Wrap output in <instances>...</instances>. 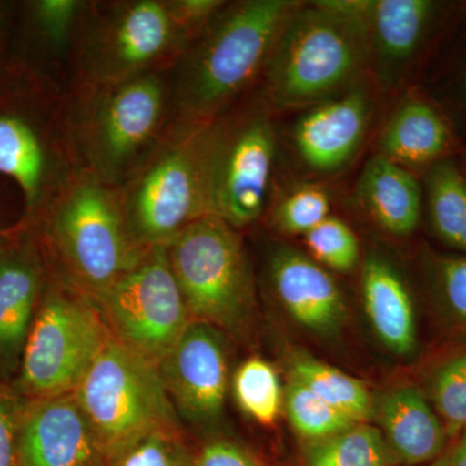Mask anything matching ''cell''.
<instances>
[{
	"label": "cell",
	"mask_w": 466,
	"mask_h": 466,
	"mask_svg": "<svg viewBox=\"0 0 466 466\" xmlns=\"http://www.w3.org/2000/svg\"><path fill=\"white\" fill-rule=\"evenodd\" d=\"M450 143L446 122L422 101L401 104L390 116L381 137L380 155L400 167H420L443 155Z\"/></svg>",
	"instance_id": "obj_21"
},
{
	"label": "cell",
	"mask_w": 466,
	"mask_h": 466,
	"mask_svg": "<svg viewBox=\"0 0 466 466\" xmlns=\"http://www.w3.org/2000/svg\"><path fill=\"white\" fill-rule=\"evenodd\" d=\"M51 238L76 283L91 297L133 268L147 249L131 238L121 198L96 177H84L64 192Z\"/></svg>",
	"instance_id": "obj_6"
},
{
	"label": "cell",
	"mask_w": 466,
	"mask_h": 466,
	"mask_svg": "<svg viewBox=\"0 0 466 466\" xmlns=\"http://www.w3.org/2000/svg\"><path fill=\"white\" fill-rule=\"evenodd\" d=\"M366 2L323 0L300 5L266 66V88L279 106H300L349 84L368 55Z\"/></svg>",
	"instance_id": "obj_2"
},
{
	"label": "cell",
	"mask_w": 466,
	"mask_h": 466,
	"mask_svg": "<svg viewBox=\"0 0 466 466\" xmlns=\"http://www.w3.org/2000/svg\"><path fill=\"white\" fill-rule=\"evenodd\" d=\"M38 290V268L29 257H0V372L21 361L36 315Z\"/></svg>",
	"instance_id": "obj_20"
},
{
	"label": "cell",
	"mask_w": 466,
	"mask_h": 466,
	"mask_svg": "<svg viewBox=\"0 0 466 466\" xmlns=\"http://www.w3.org/2000/svg\"><path fill=\"white\" fill-rule=\"evenodd\" d=\"M220 122L186 124L137 171L121 198L126 225L142 248L167 245L211 213V164Z\"/></svg>",
	"instance_id": "obj_3"
},
{
	"label": "cell",
	"mask_w": 466,
	"mask_h": 466,
	"mask_svg": "<svg viewBox=\"0 0 466 466\" xmlns=\"http://www.w3.org/2000/svg\"><path fill=\"white\" fill-rule=\"evenodd\" d=\"M305 238L309 253L319 265L339 272L351 271L358 265L360 249L357 236L339 218H327Z\"/></svg>",
	"instance_id": "obj_29"
},
{
	"label": "cell",
	"mask_w": 466,
	"mask_h": 466,
	"mask_svg": "<svg viewBox=\"0 0 466 466\" xmlns=\"http://www.w3.org/2000/svg\"><path fill=\"white\" fill-rule=\"evenodd\" d=\"M330 217L329 196L318 187H300L280 202L275 223L288 235H308Z\"/></svg>",
	"instance_id": "obj_30"
},
{
	"label": "cell",
	"mask_w": 466,
	"mask_h": 466,
	"mask_svg": "<svg viewBox=\"0 0 466 466\" xmlns=\"http://www.w3.org/2000/svg\"><path fill=\"white\" fill-rule=\"evenodd\" d=\"M24 406L17 395L0 385V466H23L20 424Z\"/></svg>",
	"instance_id": "obj_32"
},
{
	"label": "cell",
	"mask_w": 466,
	"mask_h": 466,
	"mask_svg": "<svg viewBox=\"0 0 466 466\" xmlns=\"http://www.w3.org/2000/svg\"><path fill=\"white\" fill-rule=\"evenodd\" d=\"M300 5L289 0H245L218 12L196 36L177 76L175 103L186 124L214 121L266 69Z\"/></svg>",
	"instance_id": "obj_1"
},
{
	"label": "cell",
	"mask_w": 466,
	"mask_h": 466,
	"mask_svg": "<svg viewBox=\"0 0 466 466\" xmlns=\"http://www.w3.org/2000/svg\"><path fill=\"white\" fill-rule=\"evenodd\" d=\"M75 394L108 461L137 441L177 431V416L158 364L110 339Z\"/></svg>",
	"instance_id": "obj_4"
},
{
	"label": "cell",
	"mask_w": 466,
	"mask_h": 466,
	"mask_svg": "<svg viewBox=\"0 0 466 466\" xmlns=\"http://www.w3.org/2000/svg\"><path fill=\"white\" fill-rule=\"evenodd\" d=\"M291 376L352 422H366L372 415L373 400L366 385L337 368L299 357L291 364Z\"/></svg>",
	"instance_id": "obj_22"
},
{
	"label": "cell",
	"mask_w": 466,
	"mask_h": 466,
	"mask_svg": "<svg viewBox=\"0 0 466 466\" xmlns=\"http://www.w3.org/2000/svg\"><path fill=\"white\" fill-rule=\"evenodd\" d=\"M449 466H466V431L455 450L449 453Z\"/></svg>",
	"instance_id": "obj_37"
},
{
	"label": "cell",
	"mask_w": 466,
	"mask_h": 466,
	"mask_svg": "<svg viewBox=\"0 0 466 466\" xmlns=\"http://www.w3.org/2000/svg\"><path fill=\"white\" fill-rule=\"evenodd\" d=\"M92 299L113 339L158 366L192 321L165 245L147 248L133 268Z\"/></svg>",
	"instance_id": "obj_8"
},
{
	"label": "cell",
	"mask_w": 466,
	"mask_h": 466,
	"mask_svg": "<svg viewBox=\"0 0 466 466\" xmlns=\"http://www.w3.org/2000/svg\"><path fill=\"white\" fill-rule=\"evenodd\" d=\"M306 460L309 466H386L388 443L380 429L358 422L341 433L311 441Z\"/></svg>",
	"instance_id": "obj_25"
},
{
	"label": "cell",
	"mask_w": 466,
	"mask_h": 466,
	"mask_svg": "<svg viewBox=\"0 0 466 466\" xmlns=\"http://www.w3.org/2000/svg\"><path fill=\"white\" fill-rule=\"evenodd\" d=\"M431 398L447 434L466 429V351L438 368L431 380Z\"/></svg>",
	"instance_id": "obj_28"
},
{
	"label": "cell",
	"mask_w": 466,
	"mask_h": 466,
	"mask_svg": "<svg viewBox=\"0 0 466 466\" xmlns=\"http://www.w3.org/2000/svg\"><path fill=\"white\" fill-rule=\"evenodd\" d=\"M168 262L192 320L238 332L253 308V279L241 238L216 216L167 242Z\"/></svg>",
	"instance_id": "obj_5"
},
{
	"label": "cell",
	"mask_w": 466,
	"mask_h": 466,
	"mask_svg": "<svg viewBox=\"0 0 466 466\" xmlns=\"http://www.w3.org/2000/svg\"><path fill=\"white\" fill-rule=\"evenodd\" d=\"M193 466H259L240 447L227 441L205 444Z\"/></svg>",
	"instance_id": "obj_36"
},
{
	"label": "cell",
	"mask_w": 466,
	"mask_h": 466,
	"mask_svg": "<svg viewBox=\"0 0 466 466\" xmlns=\"http://www.w3.org/2000/svg\"><path fill=\"white\" fill-rule=\"evenodd\" d=\"M175 410L193 424H214L225 410L228 363L222 332L192 320L159 363Z\"/></svg>",
	"instance_id": "obj_11"
},
{
	"label": "cell",
	"mask_w": 466,
	"mask_h": 466,
	"mask_svg": "<svg viewBox=\"0 0 466 466\" xmlns=\"http://www.w3.org/2000/svg\"><path fill=\"white\" fill-rule=\"evenodd\" d=\"M429 208L437 235L466 253V179L452 162L435 165L428 180Z\"/></svg>",
	"instance_id": "obj_24"
},
{
	"label": "cell",
	"mask_w": 466,
	"mask_h": 466,
	"mask_svg": "<svg viewBox=\"0 0 466 466\" xmlns=\"http://www.w3.org/2000/svg\"><path fill=\"white\" fill-rule=\"evenodd\" d=\"M193 461L177 431H159L122 451L109 466H193Z\"/></svg>",
	"instance_id": "obj_31"
},
{
	"label": "cell",
	"mask_w": 466,
	"mask_h": 466,
	"mask_svg": "<svg viewBox=\"0 0 466 466\" xmlns=\"http://www.w3.org/2000/svg\"><path fill=\"white\" fill-rule=\"evenodd\" d=\"M45 156L33 128L16 116H0V174L12 177L32 207L38 198Z\"/></svg>",
	"instance_id": "obj_23"
},
{
	"label": "cell",
	"mask_w": 466,
	"mask_h": 466,
	"mask_svg": "<svg viewBox=\"0 0 466 466\" xmlns=\"http://www.w3.org/2000/svg\"><path fill=\"white\" fill-rule=\"evenodd\" d=\"M275 140L274 128L265 116L220 122L211 164V213L235 229L251 225L262 214L274 167Z\"/></svg>",
	"instance_id": "obj_10"
},
{
	"label": "cell",
	"mask_w": 466,
	"mask_h": 466,
	"mask_svg": "<svg viewBox=\"0 0 466 466\" xmlns=\"http://www.w3.org/2000/svg\"><path fill=\"white\" fill-rule=\"evenodd\" d=\"M383 438L408 465L433 462L446 446L447 431L440 416L413 386H400L382 394L373 412Z\"/></svg>",
	"instance_id": "obj_16"
},
{
	"label": "cell",
	"mask_w": 466,
	"mask_h": 466,
	"mask_svg": "<svg viewBox=\"0 0 466 466\" xmlns=\"http://www.w3.org/2000/svg\"><path fill=\"white\" fill-rule=\"evenodd\" d=\"M20 456L23 466H109L75 394L25 403Z\"/></svg>",
	"instance_id": "obj_13"
},
{
	"label": "cell",
	"mask_w": 466,
	"mask_h": 466,
	"mask_svg": "<svg viewBox=\"0 0 466 466\" xmlns=\"http://www.w3.org/2000/svg\"><path fill=\"white\" fill-rule=\"evenodd\" d=\"M79 7L75 0H42L34 9L45 33L55 43H63L75 24Z\"/></svg>",
	"instance_id": "obj_34"
},
{
	"label": "cell",
	"mask_w": 466,
	"mask_h": 466,
	"mask_svg": "<svg viewBox=\"0 0 466 466\" xmlns=\"http://www.w3.org/2000/svg\"><path fill=\"white\" fill-rule=\"evenodd\" d=\"M284 403L291 426L311 441L332 437L357 424L296 379H291L285 389Z\"/></svg>",
	"instance_id": "obj_27"
},
{
	"label": "cell",
	"mask_w": 466,
	"mask_h": 466,
	"mask_svg": "<svg viewBox=\"0 0 466 466\" xmlns=\"http://www.w3.org/2000/svg\"><path fill=\"white\" fill-rule=\"evenodd\" d=\"M276 297L294 320L319 336H333L346 319L345 300L329 272L294 249L276 251L269 262Z\"/></svg>",
	"instance_id": "obj_14"
},
{
	"label": "cell",
	"mask_w": 466,
	"mask_h": 466,
	"mask_svg": "<svg viewBox=\"0 0 466 466\" xmlns=\"http://www.w3.org/2000/svg\"><path fill=\"white\" fill-rule=\"evenodd\" d=\"M361 293L367 317L383 345L401 357L412 354L417 346L415 309L406 284L389 260L368 257Z\"/></svg>",
	"instance_id": "obj_18"
},
{
	"label": "cell",
	"mask_w": 466,
	"mask_h": 466,
	"mask_svg": "<svg viewBox=\"0 0 466 466\" xmlns=\"http://www.w3.org/2000/svg\"><path fill=\"white\" fill-rule=\"evenodd\" d=\"M433 8L428 0L366 2L368 52L375 55L386 84H394L397 73L415 54Z\"/></svg>",
	"instance_id": "obj_17"
},
{
	"label": "cell",
	"mask_w": 466,
	"mask_h": 466,
	"mask_svg": "<svg viewBox=\"0 0 466 466\" xmlns=\"http://www.w3.org/2000/svg\"><path fill=\"white\" fill-rule=\"evenodd\" d=\"M358 196L377 225L394 236L410 235L421 217V189L410 171L377 155L364 167Z\"/></svg>",
	"instance_id": "obj_19"
},
{
	"label": "cell",
	"mask_w": 466,
	"mask_h": 466,
	"mask_svg": "<svg viewBox=\"0 0 466 466\" xmlns=\"http://www.w3.org/2000/svg\"><path fill=\"white\" fill-rule=\"evenodd\" d=\"M165 87L155 75L106 85L87 125L88 155L101 179L124 177L157 135L165 112Z\"/></svg>",
	"instance_id": "obj_9"
},
{
	"label": "cell",
	"mask_w": 466,
	"mask_h": 466,
	"mask_svg": "<svg viewBox=\"0 0 466 466\" xmlns=\"http://www.w3.org/2000/svg\"><path fill=\"white\" fill-rule=\"evenodd\" d=\"M370 118V103L361 91L319 103L294 127L300 158L318 173H332L357 152Z\"/></svg>",
	"instance_id": "obj_15"
},
{
	"label": "cell",
	"mask_w": 466,
	"mask_h": 466,
	"mask_svg": "<svg viewBox=\"0 0 466 466\" xmlns=\"http://www.w3.org/2000/svg\"><path fill=\"white\" fill-rule=\"evenodd\" d=\"M225 3L217 0H177L167 2L168 12L183 35L191 32L201 33L213 20Z\"/></svg>",
	"instance_id": "obj_35"
},
{
	"label": "cell",
	"mask_w": 466,
	"mask_h": 466,
	"mask_svg": "<svg viewBox=\"0 0 466 466\" xmlns=\"http://www.w3.org/2000/svg\"><path fill=\"white\" fill-rule=\"evenodd\" d=\"M113 339L94 299L52 290L36 309L20 361V391L30 400L73 394Z\"/></svg>",
	"instance_id": "obj_7"
},
{
	"label": "cell",
	"mask_w": 466,
	"mask_h": 466,
	"mask_svg": "<svg viewBox=\"0 0 466 466\" xmlns=\"http://www.w3.org/2000/svg\"><path fill=\"white\" fill-rule=\"evenodd\" d=\"M437 281L450 314L466 324V257L438 260Z\"/></svg>",
	"instance_id": "obj_33"
},
{
	"label": "cell",
	"mask_w": 466,
	"mask_h": 466,
	"mask_svg": "<svg viewBox=\"0 0 466 466\" xmlns=\"http://www.w3.org/2000/svg\"><path fill=\"white\" fill-rule=\"evenodd\" d=\"M428 466H449V455L441 456L440 459L435 460V461Z\"/></svg>",
	"instance_id": "obj_38"
},
{
	"label": "cell",
	"mask_w": 466,
	"mask_h": 466,
	"mask_svg": "<svg viewBox=\"0 0 466 466\" xmlns=\"http://www.w3.org/2000/svg\"><path fill=\"white\" fill-rule=\"evenodd\" d=\"M182 36L167 2L127 3L97 32L91 46L92 67L106 85L144 75L143 70L167 55Z\"/></svg>",
	"instance_id": "obj_12"
},
{
	"label": "cell",
	"mask_w": 466,
	"mask_h": 466,
	"mask_svg": "<svg viewBox=\"0 0 466 466\" xmlns=\"http://www.w3.org/2000/svg\"><path fill=\"white\" fill-rule=\"evenodd\" d=\"M233 394L238 406L262 425H272L280 415L284 395L278 372L268 361L248 359L233 376Z\"/></svg>",
	"instance_id": "obj_26"
}]
</instances>
